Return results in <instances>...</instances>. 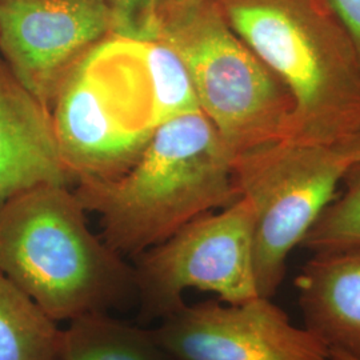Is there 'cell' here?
I'll list each match as a JSON object with an SVG mask.
<instances>
[{
	"mask_svg": "<svg viewBox=\"0 0 360 360\" xmlns=\"http://www.w3.org/2000/svg\"><path fill=\"white\" fill-rule=\"evenodd\" d=\"M235 158L202 111L151 131L134 162L114 178L77 180V199L96 214L102 239L134 259L193 219L240 198Z\"/></svg>",
	"mask_w": 360,
	"mask_h": 360,
	"instance_id": "1",
	"label": "cell"
},
{
	"mask_svg": "<svg viewBox=\"0 0 360 360\" xmlns=\"http://www.w3.org/2000/svg\"><path fill=\"white\" fill-rule=\"evenodd\" d=\"M75 191L41 186L0 206V271L53 322L138 304L135 272L91 232Z\"/></svg>",
	"mask_w": 360,
	"mask_h": 360,
	"instance_id": "2",
	"label": "cell"
},
{
	"mask_svg": "<svg viewBox=\"0 0 360 360\" xmlns=\"http://www.w3.org/2000/svg\"><path fill=\"white\" fill-rule=\"evenodd\" d=\"M292 99L288 142L335 146L360 129V65L351 40L288 0H214Z\"/></svg>",
	"mask_w": 360,
	"mask_h": 360,
	"instance_id": "3",
	"label": "cell"
},
{
	"mask_svg": "<svg viewBox=\"0 0 360 360\" xmlns=\"http://www.w3.org/2000/svg\"><path fill=\"white\" fill-rule=\"evenodd\" d=\"M159 40L178 52L200 111L233 158L285 141L290 94L232 31L215 1L160 22Z\"/></svg>",
	"mask_w": 360,
	"mask_h": 360,
	"instance_id": "4",
	"label": "cell"
},
{
	"mask_svg": "<svg viewBox=\"0 0 360 360\" xmlns=\"http://www.w3.org/2000/svg\"><path fill=\"white\" fill-rule=\"evenodd\" d=\"M233 168L254 214L257 292L271 299L282 285L291 251L334 200L351 168L334 146L288 141L240 155Z\"/></svg>",
	"mask_w": 360,
	"mask_h": 360,
	"instance_id": "5",
	"label": "cell"
},
{
	"mask_svg": "<svg viewBox=\"0 0 360 360\" xmlns=\"http://www.w3.org/2000/svg\"><path fill=\"white\" fill-rule=\"evenodd\" d=\"M138 321H162L184 303L190 288L214 292L220 302L255 299L254 214L240 196L219 212H207L165 242L134 257Z\"/></svg>",
	"mask_w": 360,
	"mask_h": 360,
	"instance_id": "6",
	"label": "cell"
},
{
	"mask_svg": "<svg viewBox=\"0 0 360 360\" xmlns=\"http://www.w3.org/2000/svg\"><path fill=\"white\" fill-rule=\"evenodd\" d=\"M111 38L107 0H0V58L51 112L68 79Z\"/></svg>",
	"mask_w": 360,
	"mask_h": 360,
	"instance_id": "7",
	"label": "cell"
},
{
	"mask_svg": "<svg viewBox=\"0 0 360 360\" xmlns=\"http://www.w3.org/2000/svg\"><path fill=\"white\" fill-rule=\"evenodd\" d=\"M153 330L172 360H330L316 336L263 296L240 304L183 303Z\"/></svg>",
	"mask_w": 360,
	"mask_h": 360,
	"instance_id": "8",
	"label": "cell"
},
{
	"mask_svg": "<svg viewBox=\"0 0 360 360\" xmlns=\"http://www.w3.org/2000/svg\"><path fill=\"white\" fill-rule=\"evenodd\" d=\"M75 183L51 111L0 58V206L37 187Z\"/></svg>",
	"mask_w": 360,
	"mask_h": 360,
	"instance_id": "9",
	"label": "cell"
},
{
	"mask_svg": "<svg viewBox=\"0 0 360 360\" xmlns=\"http://www.w3.org/2000/svg\"><path fill=\"white\" fill-rule=\"evenodd\" d=\"M52 117L65 162L75 179L114 178L143 147L123 129L114 104L90 71L89 60L68 79L52 107Z\"/></svg>",
	"mask_w": 360,
	"mask_h": 360,
	"instance_id": "10",
	"label": "cell"
},
{
	"mask_svg": "<svg viewBox=\"0 0 360 360\" xmlns=\"http://www.w3.org/2000/svg\"><path fill=\"white\" fill-rule=\"evenodd\" d=\"M304 328L360 360V247L316 252L295 279Z\"/></svg>",
	"mask_w": 360,
	"mask_h": 360,
	"instance_id": "11",
	"label": "cell"
},
{
	"mask_svg": "<svg viewBox=\"0 0 360 360\" xmlns=\"http://www.w3.org/2000/svg\"><path fill=\"white\" fill-rule=\"evenodd\" d=\"M56 360H172L154 330L116 319L110 312L80 315L60 330Z\"/></svg>",
	"mask_w": 360,
	"mask_h": 360,
	"instance_id": "12",
	"label": "cell"
},
{
	"mask_svg": "<svg viewBox=\"0 0 360 360\" xmlns=\"http://www.w3.org/2000/svg\"><path fill=\"white\" fill-rule=\"evenodd\" d=\"M60 328L0 271V360H56Z\"/></svg>",
	"mask_w": 360,
	"mask_h": 360,
	"instance_id": "13",
	"label": "cell"
},
{
	"mask_svg": "<svg viewBox=\"0 0 360 360\" xmlns=\"http://www.w3.org/2000/svg\"><path fill=\"white\" fill-rule=\"evenodd\" d=\"M151 91V126L200 111L188 71L178 52L163 40L136 41Z\"/></svg>",
	"mask_w": 360,
	"mask_h": 360,
	"instance_id": "14",
	"label": "cell"
},
{
	"mask_svg": "<svg viewBox=\"0 0 360 360\" xmlns=\"http://www.w3.org/2000/svg\"><path fill=\"white\" fill-rule=\"evenodd\" d=\"M302 245L315 254L360 247V172L347 191L323 211Z\"/></svg>",
	"mask_w": 360,
	"mask_h": 360,
	"instance_id": "15",
	"label": "cell"
},
{
	"mask_svg": "<svg viewBox=\"0 0 360 360\" xmlns=\"http://www.w3.org/2000/svg\"><path fill=\"white\" fill-rule=\"evenodd\" d=\"M112 22V38L129 41L159 39V0H107Z\"/></svg>",
	"mask_w": 360,
	"mask_h": 360,
	"instance_id": "16",
	"label": "cell"
},
{
	"mask_svg": "<svg viewBox=\"0 0 360 360\" xmlns=\"http://www.w3.org/2000/svg\"><path fill=\"white\" fill-rule=\"evenodd\" d=\"M330 3L347 30L360 65V0H330Z\"/></svg>",
	"mask_w": 360,
	"mask_h": 360,
	"instance_id": "17",
	"label": "cell"
},
{
	"mask_svg": "<svg viewBox=\"0 0 360 360\" xmlns=\"http://www.w3.org/2000/svg\"><path fill=\"white\" fill-rule=\"evenodd\" d=\"M210 1H214V0H159V4H158L159 22H163L169 16L184 13L187 10L199 7Z\"/></svg>",
	"mask_w": 360,
	"mask_h": 360,
	"instance_id": "18",
	"label": "cell"
},
{
	"mask_svg": "<svg viewBox=\"0 0 360 360\" xmlns=\"http://www.w3.org/2000/svg\"><path fill=\"white\" fill-rule=\"evenodd\" d=\"M335 150L342 155L349 168L360 166V129L345 141L334 146Z\"/></svg>",
	"mask_w": 360,
	"mask_h": 360,
	"instance_id": "19",
	"label": "cell"
},
{
	"mask_svg": "<svg viewBox=\"0 0 360 360\" xmlns=\"http://www.w3.org/2000/svg\"><path fill=\"white\" fill-rule=\"evenodd\" d=\"M330 360H358L354 359L352 356L346 355L343 352H339V351H331L330 349Z\"/></svg>",
	"mask_w": 360,
	"mask_h": 360,
	"instance_id": "20",
	"label": "cell"
}]
</instances>
